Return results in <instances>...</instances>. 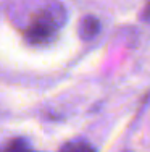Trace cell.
Segmentation results:
<instances>
[{"mask_svg": "<svg viewBox=\"0 0 150 152\" xmlns=\"http://www.w3.org/2000/svg\"><path fill=\"white\" fill-rule=\"evenodd\" d=\"M145 18H150V3L147 5V8H145Z\"/></svg>", "mask_w": 150, "mask_h": 152, "instance_id": "5", "label": "cell"}, {"mask_svg": "<svg viewBox=\"0 0 150 152\" xmlns=\"http://www.w3.org/2000/svg\"><path fill=\"white\" fill-rule=\"evenodd\" d=\"M66 10L58 0H50L33 15L24 37L33 45H44L57 37L66 21Z\"/></svg>", "mask_w": 150, "mask_h": 152, "instance_id": "1", "label": "cell"}, {"mask_svg": "<svg viewBox=\"0 0 150 152\" xmlns=\"http://www.w3.org/2000/svg\"><path fill=\"white\" fill-rule=\"evenodd\" d=\"M60 152H95V149L86 141H71L66 142Z\"/></svg>", "mask_w": 150, "mask_h": 152, "instance_id": "3", "label": "cell"}, {"mask_svg": "<svg viewBox=\"0 0 150 152\" xmlns=\"http://www.w3.org/2000/svg\"><path fill=\"white\" fill-rule=\"evenodd\" d=\"M78 31H79V36L84 41H89L100 32V21L95 16L87 15L79 21V29Z\"/></svg>", "mask_w": 150, "mask_h": 152, "instance_id": "2", "label": "cell"}, {"mask_svg": "<svg viewBox=\"0 0 150 152\" xmlns=\"http://www.w3.org/2000/svg\"><path fill=\"white\" fill-rule=\"evenodd\" d=\"M2 152H34V151H31L29 146H28L23 139H15V141H12Z\"/></svg>", "mask_w": 150, "mask_h": 152, "instance_id": "4", "label": "cell"}]
</instances>
